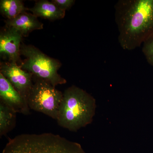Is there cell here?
Returning <instances> with one entry per match:
<instances>
[{
  "label": "cell",
  "instance_id": "4",
  "mask_svg": "<svg viewBox=\"0 0 153 153\" xmlns=\"http://www.w3.org/2000/svg\"><path fill=\"white\" fill-rule=\"evenodd\" d=\"M21 55L26 57L21 68L33 76L47 80L53 86L65 84L67 81L58 74L61 64L31 45L21 44Z\"/></svg>",
  "mask_w": 153,
  "mask_h": 153
},
{
  "label": "cell",
  "instance_id": "6",
  "mask_svg": "<svg viewBox=\"0 0 153 153\" xmlns=\"http://www.w3.org/2000/svg\"><path fill=\"white\" fill-rule=\"evenodd\" d=\"M0 73L10 81L27 104L28 95L33 84V74L17 63L9 62L1 63Z\"/></svg>",
  "mask_w": 153,
  "mask_h": 153
},
{
  "label": "cell",
  "instance_id": "10",
  "mask_svg": "<svg viewBox=\"0 0 153 153\" xmlns=\"http://www.w3.org/2000/svg\"><path fill=\"white\" fill-rule=\"evenodd\" d=\"M33 15L51 21L63 19L66 11L60 9L53 2L47 0H41L36 3L32 8L28 9Z\"/></svg>",
  "mask_w": 153,
  "mask_h": 153
},
{
  "label": "cell",
  "instance_id": "8",
  "mask_svg": "<svg viewBox=\"0 0 153 153\" xmlns=\"http://www.w3.org/2000/svg\"><path fill=\"white\" fill-rule=\"evenodd\" d=\"M1 101L10 107L16 112L25 115L30 114L28 104L10 81L0 73Z\"/></svg>",
  "mask_w": 153,
  "mask_h": 153
},
{
  "label": "cell",
  "instance_id": "11",
  "mask_svg": "<svg viewBox=\"0 0 153 153\" xmlns=\"http://www.w3.org/2000/svg\"><path fill=\"white\" fill-rule=\"evenodd\" d=\"M17 113L0 101V136H5L15 127Z\"/></svg>",
  "mask_w": 153,
  "mask_h": 153
},
{
  "label": "cell",
  "instance_id": "13",
  "mask_svg": "<svg viewBox=\"0 0 153 153\" xmlns=\"http://www.w3.org/2000/svg\"><path fill=\"white\" fill-rule=\"evenodd\" d=\"M142 52L148 63L153 66V34L143 43Z\"/></svg>",
  "mask_w": 153,
  "mask_h": 153
},
{
  "label": "cell",
  "instance_id": "1",
  "mask_svg": "<svg viewBox=\"0 0 153 153\" xmlns=\"http://www.w3.org/2000/svg\"><path fill=\"white\" fill-rule=\"evenodd\" d=\"M119 43L124 50L140 47L153 34V0H120L114 5Z\"/></svg>",
  "mask_w": 153,
  "mask_h": 153
},
{
  "label": "cell",
  "instance_id": "12",
  "mask_svg": "<svg viewBox=\"0 0 153 153\" xmlns=\"http://www.w3.org/2000/svg\"><path fill=\"white\" fill-rule=\"evenodd\" d=\"M23 2L20 0H1L0 10L1 13L10 20L17 16L23 12L28 11Z\"/></svg>",
  "mask_w": 153,
  "mask_h": 153
},
{
  "label": "cell",
  "instance_id": "14",
  "mask_svg": "<svg viewBox=\"0 0 153 153\" xmlns=\"http://www.w3.org/2000/svg\"><path fill=\"white\" fill-rule=\"evenodd\" d=\"M52 2L61 10L66 11L70 9L74 4V0H53Z\"/></svg>",
  "mask_w": 153,
  "mask_h": 153
},
{
  "label": "cell",
  "instance_id": "5",
  "mask_svg": "<svg viewBox=\"0 0 153 153\" xmlns=\"http://www.w3.org/2000/svg\"><path fill=\"white\" fill-rule=\"evenodd\" d=\"M63 93L45 79L33 76V84L28 95L30 109L48 116L56 120Z\"/></svg>",
  "mask_w": 153,
  "mask_h": 153
},
{
  "label": "cell",
  "instance_id": "7",
  "mask_svg": "<svg viewBox=\"0 0 153 153\" xmlns=\"http://www.w3.org/2000/svg\"><path fill=\"white\" fill-rule=\"evenodd\" d=\"M23 36L15 28L7 27L0 33V54L9 62L17 63L20 60Z\"/></svg>",
  "mask_w": 153,
  "mask_h": 153
},
{
  "label": "cell",
  "instance_id": "2",
  "mask_svg": "<svg viewBox=\"0 0 153 153\" xmlns=\"http://www.w3.org/2000/svg\"><path fill=\"white\" fill-rule=\"evenodd\" d=\"M95 98L80 88L71 85L64 91L56 121L68 131L76 132L93 121Z\"/></svg>",
  "mask_w": 153,
  "mask_h": 153
},
{
  "label": "cell",
  "instance_id": "9",
  "mask_svg": "<svg viewBox=\"0 0 153 153\" xmlns=\"http://www.w3.org/2000/svg\"><path fill=\"white\" fill-rule=\"evenodd\" d=\"M6 26L15 28L22 34L27 36L32 31L42 30L44 25L33 14L23 12L14 19L6 21Z\"/></svg>",
  "mask_w": 153,
  "mask_h": 153
},
{
  "label": "cell",
  "instance_id": "3",
  "mask_svg": "<svg viewBox=\"0 0 153 153\" xmlns=\"http://www.w3.org/2000/svg\"><path fill=\"white\" fill-rule=\"evenodd\" d=\"M3 153H86L78 143L52 133L25 134L10 139Z\"/></svg>",
  "mask_w": 153,
  "mask_h": 153
}]
</instances>
